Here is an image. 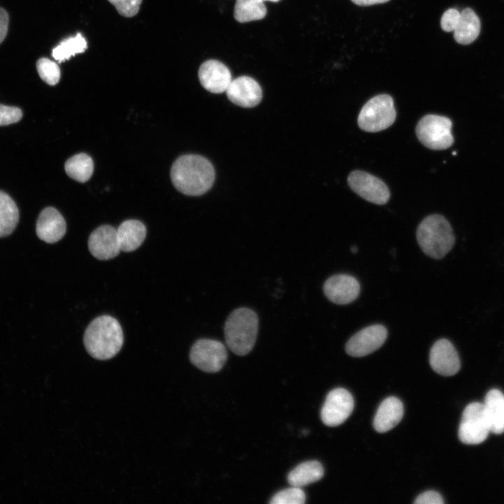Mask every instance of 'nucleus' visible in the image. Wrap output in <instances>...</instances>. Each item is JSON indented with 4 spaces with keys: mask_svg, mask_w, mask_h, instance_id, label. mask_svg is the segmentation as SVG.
<instances>
[{
    "mask_svg": "<svg viewBox=\"0 0 504 504\" xmlns=\"http://www.w3.org/2000/svg\"><path fill=\"white\" fill-rule=\"evenodd\" d=\"M123 340L119 322L111 316L103 315L94 319L87 327L83 343L92 357L108 360L120 351Z\"/></svg>",
    "mask_w": 504,
    "mask_h": 504,
    "instance_id": "f03ea898",
    "label": "nucleus"
},
{
    "mask_svg": "<svg viewBox=\"0 0 504 504\" xmlns=\"http://www.w3.org/2000/svg\"><path fill=\"white\" fill-rule=\"evenodd\" d=\"M429 362L433 370L443 376L456 374L461 367L457 351L447 339L436 341L430 351Z\"/></svg>",
    "mask_w": 504,
    "mask_h": 504,
    "instance_id": "ddd939ff",
    "label": "nucleus"
},
{
    "mask_svg": "<svg viewBox=\"0 0 504 504\" xmlns=\"http://www.w3.org/2000/svg\"><path fill=\"white\" fill-rule=\"evenodd\" d=\"M489 432L490 426L483 403L473 402L468 405L458 428L460 440L467 444H477L486 439Z\"/></svg>",
    "mask_w": 504,
    "mask_h": 504,
    "instance_id": "0eeeda50",
    "label": "nucleus"
},
{
    "mask_svg": "<svg viewBox=\"0 0 504 504\" xmlns=\"http://www.w3.org/2000/svg\"><path fill=\"white\" fill-rule=\"evenodd\" d=\"M91 254L101 260L112 259L120 252L117 230L109 225H104L94 230L88 239Z\"/></svg>",
    "mask_w": 504,
    "mask_h": 504,
    "instance_id": "4468645a",
    "label": "nucleus"
},
{
    "mask_svg": "<svg viewBox=\"0 0 504 504\" xmlns=\"http://www.w3.org/2000/svg\"><path fill=\"white\" fill-rule=\"evenodd\" d=\"M118 12L125 17H133L138 13L142 0H108Z\"/></svg>",
    "mask_w": 504,
    "mask_h": 504,
    "instance_id": "c85d7f7f",
    "label": "nucleus"
},
{
    "mask_svg": "<svg viewBox=\"0 0 504 504\" xmlns=\"http://www.w3.org/2000/svg\"><path fill=\"white\" fill-rule=\"evenodd\" d=\"M461 12L456 8H449L442 15L440 25L444 31H452L457 26L460 19Z\"/></svg>",
    "mask_w": 504,
    "mask_h": 504,
    "instance_id": "7c9ffc66",
    "label": "nucleus"
},
{
    "mask_svg": "<svg viewBox=\"0 0 504 504\" xmlns=\"http://www.w3.org/2000/svg\"><path fill=\"white\" fill-rule=\"evenodd\" d=\"M387 335V329L381 324L365 327L350 337L346 344V352L353 357L367 356L379 349Z\"/></svg>",
    "mask_w": 504,
    "mask_h": 504,
    "instance_id": "9b49d317",
    "label": "nucleus"
},
{
    "mask_svg": "<svg viewBox=\"0 0 504 504\" xmlns=\"http://www.w3.org/2000/svg\"><path fill=\"white\" fill-rule=\"evenodd\" d=\"M66 222L61 214L53 207H46L40 214L36 225L38 237L52 244L61 239L66 233Z\"/></svg>",
    "mask_w": 504,
    "mask_h": 504,
    "instance_id": "f3484780",
    "label": "nucleus"
},
{
    "mask_svg": "<svg viewBox=\"0 0 504 504\" xmlns=\"http://www.w3.org/2000/svg\"><path fill=\"white\" fill-rule=\"evenodd\" d=\"M416 239L423 252L433 259L442 258L455 242L449 223L440 214L430 215L420 223Z\"/></svg>",
    "mask_w": 504,
    "mask_h": 504,
    "instance_id": "20e7f679",
    "label": "nucleus"
},
{
    "mask_svg": "<svg viewBox=\"0 0 504 504\" xmlns=\"http://www.w3.org/2000/svg\"><path fill=\"white\" fill-rule=\"evenodd\" d=\"M36 69L41 78L50 85H56L60 79V69L53 61L42 57L36 62Z\"/></svg>",
    "mask_w": 504,
    "mask_h": 504,
    "instance_id": "bb28decb",
    "label": "nucleus"
},
{
    "mask_svg": "<svg viewBox=\"0 0 504 504\" xmlns=\"http://www.w3.org/2000/svg\"><path fill=\"white\" fill-rule=\"evenodd\" d=\"M64 169L70 178L84 183L90 178L94 170V164L91 157L81 153L68 159Z\"/></svg>",
    "mask_w": 504,
    "mask_h": 504,
    "instance_id": "b1692460",
    "label": "nucleus"
},
{
    "mask_svg": "<svg viewBox=\"0 0 504 504\" xmlns=\"http://www.w3.org/2000/svg\"><path fill=\"white\" fill-rule=\"evenodd\" d=\"M389 0H351L353 3L358 6H371L377 4H383Z\"/></svg>",
    "mask_w": 504,
    "mask_h": 504,
    "instance_id": "72a5a7b5",
    "label": "nucleus"
},
{
    "mask_svg": "<svg viewBox=\"0 0 504 504\" xmlns=\"http://www.w3.org/2000/svg\"><path fill=\"white\" fill-rule=\"evenodd\" d=\"M305 494L300 487L292 486L276 493L270 501L272 504H303Z\"/></svg>",
    "mask_w": 504,
    "mask_h": 504,
    "instance_id": "cd10ccee",
    "label": "nucleus"
},
{
    "mask_svg": "<svg viewBox=\"0 0 504 504\" xmlns=\"http://www.w3.org/2000/svg\"><path fill=\"white\" fill-rule=\"evenodd\" d=\"M491 432H504V394L498 389L489 391L483 403Z\"/></svg>",
    "mask_w": 504,
    "mask_h": 504,
    "instance_id": "aec40b11",
    "label": "nucleus"
},
{
    "mask_svg": "<svg viewBox=\"0 0 504 504\" xmlns=\"http://www.w3.org/2000/svg\"><path fill=\"white\" fill-rule=\"evenodd\" d=\"M22 112L20 108L0 104V126L15 123L20 120Z\"/></svg>",
    "mask_w": 504,
    "mask_h": 504,
    "instance_id": "c756f323",
    "label": "nucleus"
},
{
    "mask_svg": "<svg viewBox=\"0 0 504 504\" xmlns=\"http://www.w3.org/2000/svg\"><path fill=\"white\" fill-rule=\"evenodd\" d=\"M19 211L13 199L0 190V237L10 234L17 226Z\"/></svg>",
    "mask_w": 504,
    "mask_h": 504,
    "instance_id": "5701e85b",
    "label": "nucleus"
},
{
    "mask_svg": "<svg viewBox=\"0 0 504 504\" xmlns=\"http://www.w3.org/2000/svg\"><path fill=\"white\" fill-rule=\"evenodd\" d=\"M481 23L478 16L470 8L461 12L458 23L454 30V38L462 45L472 43L479 36Z\"/></svg>",
    "mask_w": 504,
    "mask_h": 504,
    "instance_id": "412c9836",
    "label": "nucleus"
},
{
    "mask_svg": "<svg viewBox=\"0 0 504 504\" xmlns=\"http://www.w3.org/2000/svg\"><path fill=\"white\" fill-rule=\"evenodd\" d=\"M262 1H272V2H277V1H279L280 0H262Z\"/></svg>",
    "mask_w": 504,
    "mask_h": 504,
    "instance_id": "c9c22d12",
    "label": "nucleus"
},
{
    "mask_svg": "<svg viewBox=\"0 0 504 504\" xmlns=\"http://www.w3.org/2000/svg\"><path fill=\"white\" fill-rule=\"evenodd\" d=\"M354 406V398L347 390L335 388L326 396L321 411V420L328 426H339L350 416Z\"/></svg>",
    "mask_w": 504,
    "mask_h": 504,
    "instance_id": "9d476101",
    "label": "nucleus"
},
{
    "mask_svg": "<svg viewBox=\"0 0 504 504\" xmlns=\"http://www.w3.org/2000/svg\"><path fill=\"white\" fill-rule=\"evenodd\" d=\"M87 42L80 33L74 37L63 40L52 52V56L59 63L69 59L78 53H81L87 48Z\"/></svg>",
    "mask_w": 504,
    "mask_h": 504,
    "instance_id": "a878e982",
    "label": "nucleus"
},
{
    "mask_svg": "<svg viewBox=\"0 0 504 504\" xmlns=\"http://www.w3.org/2000/svg\"><path fill=\"white\" fill-rule=\"evenodd\" d=\"M170 173L174 187L179 192L190 196H198L207 192L215 179L211 163L204 157L193 154L177 158Z\"/></svg>",
    "mask_w": 504,
    "mask_h": 504,
    "instance_id": "f257e3e1",
    "label": "nucleus"
},
{
    "mask_svg": "<svg viewBox=\"0 0 504 504\" xmlns=\"http://www.w3.org/2000/svg\"><path fill=\"white\" fill-rule=\"evenodd\" d=\"M396 118L393 98L382 94L373 97L364 104L358 117V125L365 132H377L392 125Z\"/></svg>",
    "mask_w": 504,
    "mask_h": 504,
    "instance_id": "39448f33",
    "label": "nucleus"
},
{
    "mask_svg": "<svg viewBox=\"0 0 504 504\" xmlns=\"http://www.w3.org/2000/svg\"><path fill=\"white\" fill-rule=\"evenodd\" d=\"M452 122L447 117L428 114L420 119L416 126L419 141L432 150H444L454 143L451 132Z\"/></svg>",
    "mask_w": 504,
    "mask_h": 504,
    "instance_id": "423d86ee",
    "label": "nucleus"
},
{
    "mask_svg": "<svg viewBox=\"0 0 504 504\" xmlns=\"http://www.w3.org/2000/svg\"><path fill=\"white\" fill-rule=\"evenodd\" d=\"M416 504H442L441 495L435 491H427L419 495L414 502Z\"/></svg>",
    "mask_w": 504,
    "mask_h": 504,
    "instance_id": "2f4dec72",
    "label": "nucleus"
},
{
    "mask_svg": "<svg viewBox=\"0 0 504 504\" xmlns=\"http://www.w3.org/2000/svg\"><path fill=\"white\" fill-rule=\"evenodd\" d=\"M403 405L397 398H386L379 406L375 414L373 426L379 433H385L395 427L403 416Z\"/></svg>",
    "mask_w": 504,
    "mask_h": 504,
    "instance_id": "a211bd4d",
    "label": "nucleus"
},
{
    "mask_svg": "<svg viewBox=\"0 0 504 504\" xmlns=\"http://www.w3.org/2000/svg\"><path fill=\"white\" fill-rule=\"evenodd\" d=\"M347 181L354 192L370 202L383 205L390 198V191L386 183L368 172L353 171L349 174Z\"/></svg>",
    "mask_w": 504,
    "mask_h": 504,
    "instance_id": "1a4fd4ad",
    "label": "nucleus"
},
{
    "mask_svg": "<svg viewBox=\"0 0 504 504\" xmlns=\"http://www.w3.org/2000/svg\"><path fill=\"white\" fill-rule=\"evenodd\" d=\"M9 17L8 13L0 8V43L6 36L8 27Z\"/></svg>",
    "mask_w": 504,
    "mask_h": 504,
    "instance_id": "473e14b6",
    "label": "nucleus"
},
{
    "mask_svg": "<svg viewBox=\"0 0 504 504\" xmlns=\"http://www.w3.org/2000/svg\"><path fill=\"white\" fill-rule=\"evenodd\" d=\"M225 92L231 102L244 108L255 106L262 97V89L258 83L246 76L232 80Z\"/></svg>",
    "mask_w": 504,
    "mask_h": 504,
    "instance_id": "2eb2a0df",
    "label": "nucleus"
},
{
    "mask_svg": "<svg viewBox=\"0 0 504 504\" xmlns=\"http://www.w3.org/2000/svg\"><path fill=\"white\" fill-rule=\"evenodd\" d=\"M360 290L358 281L346 274L331 276L323 284L325 295L337 304H347L354 302L358 297Z\"/></svg>",
    "mask_w": 504,
    "mask_h": 504,
    "instance_id": "f8f14e48",
    "label": "nucleus"
},
{
    "mask_svg": "<svg viewBox=\"0 0 504 504\" xmlns=\"http://www.w3.org/2000/svg\"><path fill=\"white\" fill-rule=\"evenodd\" d=\"M258 317L246 307L234 309L224 326L226 344L236 355L245 356L253 348L258 335Z\"/></svg>",
    "mask_w": 504,
    "mask_h": 504,
    "instance_id": "7ed1b4c3",
    "label": "nucleus"
},
{
    "mask_svg": "<svg viewBox=\"0 0 504 504\" xmlns=\"http://www.w3.org/2000/svg\"><path fill=\"white\" fill-rule=\"evenodd\" d=\"M227 358L225 345L220 341L202 338L197 340L191 347L190 360L200 370L214 373L220 371Z\"/></svg>",
    "mask_w": 504,
    "mask_h": 504,
    "instance_id": "6e6552de",
    "label": "nucleus"
},
{
    "mask_svg": "<svg viewBox=\"0 0 504 504\" xmlns=\"http://www.w3.org/2000/svg\"><path fill=\"white\" fill-rule=\"evenodd\" d=\"M351 253H356L358 251V248H356V246H352L351 247Z\"/></svg>",
    "mask_w": 504,
    "mask_h": 504,
    "instance_id": "f704fd0d",
    "label": "nucleus"
},
{
    "mask_svg": "<svg viewBox=\"0 0 504 504\" xmlns=\"http://www.w3.org/2000/svg\"><path fill=\"white\" fill-rule=\"evenodd\" d=\"M267 8L262 0H237L234 10V19L241 23L264 18Z\"/></svg>",
    "mask_w": 504,
    "mask_h": 504,
    "instance_id": "393cba45",
    "label": "nucleus"
},
{
    "mask_svg": "<svg viewBox=\"0 0 504 504\" xmlns=\"http://www.w3.org/2000/svg\"><path fill=\"white\" fill-rule=\"evenodd\" d=\"M116 230L120 250L125 252L139 248L146 235V226L138 220H125Z\"/></svg>",
    "mask_w": 504,
    "mask_h": 504,
    "instance_id": "6ab92c4d",
    "label": "nucleus"
},
{
    "mask_svg": "<svg viewBox=\"0 0 504 504\" xmlns=\"http://www.w3.org/2000/svg\"><path fill=\"white\" fill-rule=\"evenodd\" d=\"M324 470L317 461L303 462L293 468L288 475V482L292 486L302 487L321 479Z\"/></svg>",
    "mask_w": 504,
    "mask_h": 504,
    "instance_id": "4be33fe9",
    "label": "nucleus"
},
{
    "mask_svg": "<svg viewBox=\"0 0 504 504\" xmlns=\"http://www.w3.org/2000/svg\"><path fill=\"white\" fill-rule=\"evenodd\" d=\"M201 85L212 93L226 91L232 81L228 68L220 61L209 59L202 64L198 71Z\"/></svg>",
    "mask_w": 504,
    "mask_h": 504,
    "instance_id": "dca6fc26",
    "label": "nucleus"
}]
</instances>
